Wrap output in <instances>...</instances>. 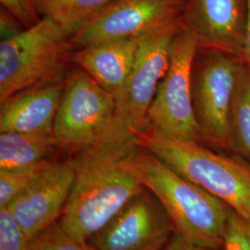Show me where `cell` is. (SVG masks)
Instances as JSON below:
<instances>
[{"mask_svg":"<svg viewBox=\"0 0 250 250\" xmlns=\"http://www.w3.org/2000/svg\"><path fill=\"white\" fill-rule=\"evenodd\" d=\"M64 83L23 90L0 102V133L53 134Z\"/></svg>","mask_w":250,"mask_h":250,"instance_id":"13","label":"cell"},{"mask_svg":"<svg viewBox=\"0 0 250 250\" xmlns=\"http://www.w3.org/2000/svg\"><path fill=\"white\" fill-rule=\"evenodd\" d=\"M240 56H242L244 62H246L250 69V0H247V20Z\"/></svg>","mask_w":250,"mask_h":250,"instance_id":"25","label":"cell"},{"mask_svg":"<svg viewBox=\"0 0 250 250\" xmlns=\"http://www.w3.org/2000/svg\"><path fill=\"white\" fill-rule=\"evenodd\" d=\"M172 231L161 202L144 188L90 241L98 250H162Z\"/></svg>","mask_w":250,"mask_h":250,"instance_id":"9","label":"cell"},{"mask_svg":"<svg viewBox=\"0 0 250 250\" xmlns=\"http://www.w3.org/2000/svg\"><path fill=\"white\" fill-rule=\"evenodd\" d=\"M243 67L232 55L212 52L193 68V104L202 138L224 149H233L232 108Z\"/></svg>","mask_w":250,"mask_h":250,"instance_id":"7","label":"cell"},{"mask_svg":"<svg viewBox=\"0 0 250 250\" xmlns=\"http://www.w3.org/2000/svg\"><path fill=\"white\" fill-rule=\"evenodd\" d=\"M74 176L71 156L64 160L57 158L7 207L31 239L61 218Z\"/></svg>","mask_w":250,"mask_h":250,"instance_id":"11","label":"cell"},{"mask_svg":"<svg viewBox=\"0 0 250 250\" xmlns=\"http://www.w3.org/2000/svg\"><path fill=\"white\" fill-rule=\"evenodd\" d=\"M75 47L54 21L36 25L0 43V102L23 90L64 83Z\"/></svg>","mask_w":250,"mask_h":250,"instance_id":"4","label":"cell"},{"mask_svg":"<svg viewBox=\"0 0 250 250\" xmlns=\"http://www.w3.org/2000/svg\"><path fill=\"white\" fill-rule=\"evenodd\" d=\"M142 37L109 40L77 48L72 54V62L116 99L133 69Z\"/></svg>","mask_w":250,"mask_h":250,"instance_id":"14","label":"cell"},{"mask_svg":"<svg viewBox=\"0 0 250 250\" xmlns=\"http://www.w3.org/2000/svg\"><path fill=\"white\" fill-rule=\"evenodd\" d=\"M112 0H36L41 17L54 21L71 38L80 34Z\"/></svg>","mask_w":250,"mask_h":250,"instance_id":"16","label":"cell"},{"mask_svg":"<svg viewBox=\"0 0 250 250\" xmlns=\"http://www.w3.org/2000/svg\"><path fill=\"white\" fill-rule=\"evenodd\" d=\"M0 25L1 40L16 36L26 29L18 19L3 8H1L0 11Z\"/></svg>","mask_w":250,"mask_h":250,"instance_id":"23","label":"cell"},{"mask_svg":"<svg viewBox=\"0 0 250 250\" xmlns=\"http://www.w3.org/2000/svg\"><path fill=\"white\" fill-rule=\"evenodd\" d=\"M115 98L87 72L69 73L54 123L53 135L63 153L71 156L106 134L117 119Z\"/></svg>","mask_w":250,"mask_h":250,"instance_id":"5","label":"cell"},{"mask_svg":"<svg viewBox=\"0 0 250 250\" xmlns=\"http://www.w3.org/2000/svg\"><path fill=\"white\" fill-rule=\"evenodd\" d=\"M57 158L28 168L0 170V208H7L16 197L24 192Z\"/></svg>","mask_w":250,"mask_h":250,"instance_id":"18","label":"cell"},{"mask_svg":"<svg viewBox=\"0 0 250 250\" xmlns=\"http://www.w3.org/2000/svg\"><path fill=\"white\" fill-rule=\"evenodd\" d=\"M139 169L145 188L161 202L174 233L211 250L224 246L232 211L228 206L171 170L143 146Z\"/></svg>","mask_w":250,"mask_h":250,"instance_id":"2","label":"cell"},{"mask_svg":"<svg viewBox=\"0 0 250 250\" xmlns=\"http://www.w3.org/2000/svg\"><path fill=\"white\" fill-rule=\"evenodd\" d=\"M162 250H216L201 247L192 242L188 241L185 238L181 237L178 234L174 235L168 242V244L162 249Z\"/></svg>","mask_w":250,"mask_h":250,"instance_id":"24","label":"cell"},{"mask_svg":"<svg viewBox=\"0 0 250 250\" xmlns=\"http://www.w3.org/2000/svg\"><path fill=\"white\" fill-rule=\"evenodd\" d=\"M141 151L134 132L117 117L99 140L71 155L75 176L59 223L73 239L90 241L145 188Z\"/></svg>","mask_w":250,"mask_h":250,"instance_id":"1","label":"cell"},{"mask_svg":"<svg viewBox=\"0 0 250 250\" xmlns=\"http://www.w3.org/2000/svg\"><path fill=\"white\" fill-rule=\"evenodd\" d=\"M40 234L53 250H98L88 242L83 243L73 239L63 230L58 221L46 227Z\"/></svg>","mask_w":250,"mask_h":250,"instance_id":"21","label":"cell"},{"mask_svg":"<svg viewBox=\"0 0 250 250\" xmlns=\"http://www.w3.org/2000/svg\"><path fill=\"white\" fill-rule=\"evenodd\" d=\"M180 28L179 20L141 39L133 69L116 98L117 116L132 131L150 125L148 110L169 69L172 45Z\"/></svg>","mask_w":250,"mask_h":250,"instance_id":"8","label":"cell"},{"mask_svg":"<svg viewBox=\"0 0 250 250\" xmlns=\"http://www.w3.org/2000/svg\"><path fill=\"white\" fill-rule=\"evenodd\" d=\"M181 24L212 52L240 55L247 0H182Z\"/></svg>","mask_w":250,"mask_h":250,"instance_id":"12","label":"cell"},{"mask_svg":"<svg viewBox=\"0 0 250 250\" xmlns=\"http://www.w3.org/2000/svg\"><path fill=\"white\" fill-rule=\"evenodd\" d=\"M199 47L197 38L181 24L174 39L169 69L161 82L148 110V122L170 137L200 143L192 92V75Z\"/></svg>","mask_w":250,"mask_h":250,"instance_id":"6","label":"cell"},{"mask_svg":"<svg viewBox=\"0 0 250 250\" xmlns=\"http://www.w3.org/2000/svg\"><path fill=\"white\" fill-rule=\"evenodd\" d=\"M133 132L145 149L250 222V167L218 155L200 143L162 134L151 125Z\"/></svg>","mask_w":250,"mask_h":250,"instance_id":"3","label":"cell"},{"mask_svg":"<svg viewBox=\"0 0 250 250\" xmlns=\"http://www.w3.org/2000/svg\"><path fill=\"white\" fill-rule=\"evenodd\" d=\"M60 152L53 134L0 133V170L28 168L57 158Z\"/></svg>","mask_w":250,"mask_h":250,"instance_id":"15","label":"cell"},{"mask_svg":"<svg viewBox=\"0 0 250 250\" xmlns=\"http://www.w3.org/2000/svg\"><path fill=\"white\" fill-rule=\"evenodd\" d=\"M223 248L224 250H250V222L232 210Z\"/></svg>","mask_w":250,"mask_h":250,"instance_id":"20","label":"cell"},{"mask_svg":"<svg viewBox=\"0 0 250 250\" xmlns=\"http://www.w3.org/2000/svg\"><path fill=\"white\" fill-rule=\"evenodd\" d=\"M28 250H53L45 238L39 233L31 239Z\"/></svg>","mask_w":250,"mask_h":250,"instance_id":"26","label":"cell"},{"mask_svg":"<svg viewBox=\"0 0 250 250\" xmlns=\"http://www.w3.org/2000/svg\"><path fill=\"white\" fill-rule=\"evenodd\" d=\"M3 9L15 16L25 28L36 25L42 19L36 0H0Z\"/></svg>","mask_w":250,"mask_h":250,"instance_id":"22","label":"cell"},{"mask_svg":"<svg viewBox=\"0 0 250 250\" xmlns=\"http://www.w3.org/2000/svg\"><path fill=\"white\" fill-rule=\"evenodd\" d=\"M233 149L250 159V69L244 66L232 108Z\"/></svg>","mask_w":250,"mask_h":250,"instance_id":"17","label":"cell"},{"mask_svg":"<svg viewBox=\"0 0 250 250\" xmlns=\"http://www.w3.org/2000/svg\"><path fill=\"white\" fill-rule=\"evenodd\" d=\"M30 241L9 208H0V250H28Z\"/></svg>","mask_w":250,"mask_h":250,"instance_id":"19","label":"cell"},{"mask_svg":"<svg viewBox=\"0 0 250 250\" xmlns=\"http://www.w3.org/2000/svg\"><path fill=\"white\" fill-rule=\"evenodd\" d=\"M182 0H112L80 34L72 38L75 49L109 40L142 37L181 17Z\"/></svg>","mask_w":250,"mask_h":250,"instance_id":"10","label":"cell"}]
</instances>
